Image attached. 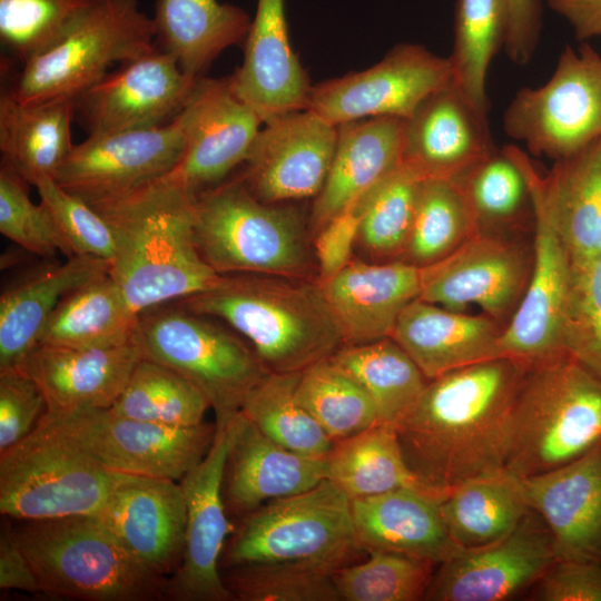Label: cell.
<instances>
[{"label": "cell", "instance_id": "cell-1", "mask_svg": "<svg viewBox=\"0 0 601 601\" xmlns=\"http://www.w3.org/2000/svg\"><path fill=\"white\" fill-rule=\"evenodd\" d=\"M529 363L502 356L427 381L394 423L404 460L423 486L444 496L504 470L512 407Z\"/></svg>", "mask_w": 601, "mask_h": 601}, {"label": "cell", "instance_id": "cell-2", "mask_svg": "<svg viewBox=\"0 0 601 601\" xmlns=\"http://www.w3.org/2000/svg\"><path fill=\"white\" fill-rule=\"evenodd\" d=\"M193 200L155 180L91 205L115 239L108 273L138 314L208 289L220 276L196 248Z\"/></svg>", "mask_w": 601, "mask_h": 601}, {"label": "cell", "instance_id": "cell-3", "mask_svg": "<svg viewBox=\"0 0 601 601\" xmlns=\"http://www.w3.org/2000/svg\"><path fill=\"white\" fill-rule=\"evenodd\" d=\"M177 303L228 325L273 373H300L344 345L317 279L226 274Z\"/></svg>", "mask_w": 601, "mask_h": 601}, {"label": "cell", "instance_id": "cell-4", "mask_svg": "<svg viewBox=\"0 0 601 601\" xmlns=\"http://www.w3.org/2000/svg\"><path fill=\"white\" fill-rule=\"evenodd\" d=\"M194 242L217 274H264L312 279L316 270L308 220L300 210L256 198L239 176L193 200Z\"/></svg>", "mask_w": 601, "mask_h": 601}, {"label": "cell", "instance_id": "cell-5", "mask_svg": "<svg viewBox=\"0 0 601 601\" xmlns=\"http://www.w3.org/2000/svg\"><path fill=\"white\" fill-rule=\"evenodd\" d=\"M601 443V381L566 353L529 363L512 407L504 470L551 471Z\"/></svg>", "mask_w": 601, "mask_h": 601}, {"label": "cell", "instance_id": "cell-6", "mask_svg": "<svg viewBox=\"0 0 601 601\" xmlns=\"http://www.w3.org/2000/svg\"><path fill=\"white\" fill-rule=\"evenodd\" d=\"M23 522L12 531L40 593L88 601L164 600L168 578L131 554L96 515Z\"/></svg>", "mask_w": 601, "mask_h": 601}, {"label": "cell", "instance_id": "cell-7", "mask_svg": "<svg viewBox=\"0 0 601 601\" xmlns=\"http://www.w3.org/2000/svg\"><path fill=\"white\" fill-rule=\"evenodd\" d=\"M132 341L144 358L170 367L203 392L216 427L240 413L249 393L269 373L233 328L177 302L139 313Z\"/></svg>", "mask_w": 601, "mask_h": 601}, {"label": "cell", "instance_id": "cell-8", "mask_svg": "<svg viewBox=\"0 0 601 601\" xmlns=\"http://www.w3.org/2000/svg\"><path fill=\"white\" fill-rule=\"evenodd\" d=\"M348 496L325 479L243 515L220 565L297 563L338 571L361 551Z\"/></svg>", "mask_w": 601, "mask_h": 601}, {"label": "cell", "instance_id": "cell-9", "mask_svg": "<svg viewBox=\"0 0 601 601\" xmlns=\"http://www.w3.org/2000/svg\"><path fill=\"white\" fill-rule=\"evenodd\" d=\"M156 48L152 18L138 0H92L56 43L22 65L6 91L21 104L73 99L111 67Z\"/></svg>", "mask_w": 601, "mask_h": 601}, {"label": "cell", "instance_id": "cell-10", "mask_svg": "<svg viewBox=\"0 0 601 601\" xmlns=\"http://www.w3.org/2000/svg\"><path fill=\"white\" fill-rule=\"evenodd\" d=\"M124 474L41 418L0 453V512L19 521L96 515Z\"/></svg>", "mask_w": 601, "mask_h": 601}, {"label": "cell", "instance_id": "cell-11", "mask_svg": "<svg viewBox=\"0 0 601 601\" xmlns=\"http://www.w3.org/2000/svg\"><path fill=\"white\" fill-rule=\"evenodd\" d=\"M504 132L554 161L601 138V56L588 42L566 46L550 79L522 88L503 116Z\"/></svg>", "mask_w": 601, "mask_h": 601}, {"label": "cell", "instance_id": "cell-12", "mask_svg": "<svg viewBox=\"0 0 601 601\" xmlns=\"http://www.w3.org/2000/svg\"><path fill=\"white\" fill-rule=\"evenodd\" d=\"M107 469L180 481L211 446L216 425H162L110 408L46 412L41 417Z\"/></svg>", "mask_w": 601, "mask_h": 601}, {"label": "cell", "instance_id": "cell-13", "mask_svg": "<svg viewBox=\"0 0 601 601\" xmlns=\"http://www.w3.org/2000/svg\"><path fill=\"white\" fill-rule=\"evenodd\" d=\"M187 111L146 129L88 136L73 145L53 179L89 205L121 198L167 175L186 140Z\"/></svg>", "mask_w": 601, "mask_h": 601}, {"label": "cell", "instance_id": "cell-14", "mask_svg": "<svg viewBox=\"0 0 601 601\" xmlns=\"http://www.w3.org/2000/svg\"><path fill=\"white\" fill-rule=\"evenodd\" d=\"M239 420L240 413L228 425L216 427L206 455L179 481L186 502L184 552L178 569L168 578L164 600H234L219 566L227 536L234 531L223 482Z\"/></svg>", "mask_w": 601, "mask_h": 601}, {"label": "cell", "instance_id": "cell-15", "mask_svg": "<svg viewBox=\"0 0 601 601\" xmlns=\"http://www.w3.org/2000/svg\"><path fill=\"white\" fill-rule=\"evenodd\" d=\"M451 80L449 57L402 43L363 71L312 86L306 109L335 126L377 117L407 119L427 96Z\"/></svg>", "mask_w": 601, "mask_h": 601}, {"label": "cell", "instance_id": "cell-16", "mask_svg": "<svg viewBox=\"0 0 601 601\" xmlns=\"http://www.w3.org/2000/svg\"><path fill=\"white\" fill-rule=\"evenodd\" d=\"M529 181L534 240L532 267L524 295L500 337L501 356L529 362L563 354L562 319L570 276V257L544 203L539 171L516 146H505Z\"/></svg>", "mask_w": 601, "mask_h": 601}, {"label": "cell", "instance_id": "cell-17", "mask_svg": "<svg viewBox=\"0 0 601 601\" xmlns=\"http://www.w3.org/2000/svg\"><path fill=\"white\" fill-rule=\"evenodd\" d=\"M532 249L504 233L477 231L452 254L421 268L420 298L447 309L482 314L505 326L528 285Z\"/></svg>", "mask_w": 601, "mask_h": 601}, {"label": "cell", "instance_id": "cell-18", "mask_svg": "<svg viewBox=\"0 0 601 601\" xmlns=\"http://www.w3.org/2000/svg\"><path fill=\"white\" fill-rule=\"evenodd\" d=\"M197 80L156 48L75 97L73 119L88 136L162 126L184 110Z\"/></svg>", "mask_w": 601, "mask_h": 601}, {"label": "cell", "instance_id": "cell-19", "mask_svg": "<svg viewBox=\"0 0 601 601\" xmlns=\"http://www.w3.org/2000/svg\"><path fill=\"white\" fill-rule=\"evenodd\" d=\"M186 111L183 155L158 180L194 198L244 164L263 121L235 95L229 76L199 77Z\"/></svg>", "mask_w": 601, "mask_h": 601}, {"label": "cell", "instance_id": "cell-20", "mask_svg": "<svg viewBox=\"0 0 601 601\" xmlns=\"http://www.w3.org/2000/svg\"><path fill=\"white\" fill-rule=\"evenodd\" d=\"M337 138L338 126L309 109L275 117L259 129L238 176L267 204L315 198L327 178Z\"/></svg>", "mask_w": 601, "mask_h": 601}, {"label": "cell", "instance_id": "cell-21", "mask_svg": "<svg viewBox=\"0 0 601 601\" xmlns=\"http://www.w3.org/2000/svg\"><path fill=\"white\" fill-rule=\"evenodd\" d=\"M558 560L550 531L531 510L503 539L460 550L441 563L424 599L505 600L540 579Z\"/></svg>", "mask_w": 601, "mask_h": 601}, {"label": "cell", "instance_id": "cell-22", "mask_svg": "<svg viewBox=\"0 0 601 601\" xmlns=\"http://www.w3.org/2000/svg\"><path fill=\"white\" fill-rule=\"evenodd\" d=\"M96 516L152 571L169 578L178 569L186 528L179 481L125 473Z\"/></svg>", "mask_w": 601, "mask_h": 601}, {"label": "cell", "instance_id": "cell-23", "mask_svg": "<svg viewBox=\"0 0 601 601\" xmlns=\"http://www.w3.org/2000/svg\"><path fill=\"white\" fill-rule=\"evenodd\" d=\"M494 148L489 118L451 80L405 119L402 164L422 179L455 180Z\"/></svg>", "mask_w": 601, "mask_h": 601}, {"label": "cell", "instance_id": "cell-24", "mask_svg": "<svg viewBox=\"0 0 601 601\" xmlns=\"http://www.w3.org/2000/svg\"><path fill=\"white\" fill-rule=\"evenodd\" d=\"M563 560L601 562V443L551 471L520 477Z\"/></svg>", "mask_w": 601, "mask_h": 601}, {"label": "cell", "instance_id": "cell-25", "mask_svg": "<svg viewBox=\"0 0 601 601\" xmlns=\"http://www.w3.org/2000/svg\"><path fill=\"white\" fill-rule=\"evenodd\" d=\"M244 42L243 62L229 76L235 95L263 124L306 109L312 86L289 42L285 0H257Z\"/></svg>", "mask_w": 601, "mask_h": 601}, {"label": "cell", "instance_id": "cell-26", "mask_svg": "<svg viewBox=\"0 0 601 601\" xmlns=\"http://www.w3.org/2000/svg\"><path fill=\"white\" fill-rule=\"evenodd\" d=\"M319 285L344 345L366 344L391 337L404 308L420 298L421 268L403 260L353 258Z\"/></svg>", "mask_w": 601, "mask_h": 601}, {"label": "cell", "instance_id": "cell-27", "mask_svg": "<svg viewBox=\"0 0 601 601\" xmlns=\"http://www.w3.org/2000/svg\"><path fill=\"white\" fill-rule=\"evenodd\" d=\"M141 358L132 339L107 348L38 344L17 366L38 384L48 412H66L112 407Z\"/></svg>", "mask_w": 601, "mask_h": 601}, {"label": "cell", "instance_id": "cell-28", "mask_svg": "<svg viewBox=\"0 0 601 601\" xmlns=\"http://www.w3.org/2000/svg\"><path fill=\"white\" fill-rule=\"evenodd\" d=\"M404 129L405 119L396 117L338 126L333 161L308 218L312 237L402 165Z\"/></svg>", "mask_w": 601, "mask_h": 601}, {"label": "cell", "instance_id": "cell-29", "mask_svg": "<svg viewBox=\"0 0 601 601\" xmlns=\"http://www.w3.org/2000/svg\"><path fill=\"white\" fill-rule=\"evenodd\" d=\"M326 470V456H308L279 445L240 412L224 473L226 509L245 515L269 501L303 493L325 480Z\"/></svg>", "mask_w": 601, "mask_h": 601}, {"label": "cell", "instance_id": "cell-30", "mask_svg": "<svg viewBox=\"0 0 601 601\" xmlns=\"http://www.w3.org/2000/svg\"><path fill=\"white\" fill-rule=\"evenodd\" d=\"M443 496L428 490L401 487L351 501L358 544L365 551L400 553L443 563L460 549L445 525Z\"/></svg>", "mask_w": 601, "mask_h": 601}, {"label": "cell", "instance_id": "cell-31", "mask_svg": "<svg viewBox=\"0 0 601 601\" xmlns=\"http://www.w3.org/2000/svg\"><path fill=\"white\" fill-rule=\"evenodd\" d=\"M504 326L485 314L452 311L421 298L400 315L391 337L411 356L427 380L502 357Z\"/></svg>", "mask_w": 601, "mask_h": 601}, {"label": "cell", "instance_id": "cell-32", "mask_svg": "<svg viewBox=\"0 0 601 601\" xmlns=\"http://www.w3.org/2000/svg\"><path fill=\"white\" fill-rule=\"evenodd\" d=\"M108 270L107 260L75 255L7 287L0 296V370L19 365L39 344L45 325L66 294Z\"/></svg>", "mask_w": 601, "mask_h": 601}, {"label": "cell", "instance_id": "cell-33", "mask_svg": "<svg viewBox=\"0 0 601 601\" xmlns=\"http://www.w3.org/2000/svg\"><path fill=\"white\" fill-rule=\"evenodd\" d=\"M156 46L189 76L199 78L227 48L244 41L249 14L218 0H155Z\"/></svg>", "mask_w": 601, "mask_h": 601}, {"label": "cell", "instance_id": "cell-34", "mask_svg": "<svg viewBox=\"0 0 601 601\" xmlns=\"http://www.w3.org/2000/svg\"><path fill=\"white\" fill-rule=\"evenodd\" d=\"M73 100L21 104L6 90L0 95L1 165L30 185L55 177L73 148Z\"/></svg>", "mask_w": 601, "mask_h": 601}, {"label": "cell", "instance_id": "cell-35", "mask_svg": "<svg viewBox=\"0 0 601 601\" xmlns=\"http://www.w3.org/2000/svg\"><path fill=\"white\" fill-rule=\"evenodd\" d=\"M539 184L570 260L601 255V138L556 160Z\"/></svg>", "mask_w": 601, "mask_h": 601}, {"label": "cell", "instance_id": "cell-36", "mask_svg": "<svg viewBox=\"0 0 601 601\" xmlns=\"http://www.w3.org/2000/svg\"><path fill=\"white\" fill-rule=\"evenodd\" d=\"M138 313L109 273L66 294L49 317L39 344L107 348L132 339Z\"/></svg>", "mask_w": 601, "mask_h": 601}, {"label": "cell", "instance_id": "cell-37", "mask_svg": "<svg viewBox=\"0 0 601 601\" xmlns=\"http://www.w3.org/2000/svg\"><path fill=\"white\" fill-rule=\"evenodd\" d=\"M520 477L505 470L479 476L450 490L441 511L460 549H475L509 535L530 511Z\"/></svg>", "mask_w": 601, "mask_h": 601}, {"label": "cell", "instance_id": "cell-38", "mask_svg": "<svg viewBox=\"0 0 601 601\" xmlns=\"http://www.w3.org/2000/svg\"><path fill=\"white\" fill-rule=\"evenodd\" d=\"M326 463V479L351 501L401 487L428 490L408 469L394 424L377 423L357 435L334 442Z\"/></svg>", "mask_w": 601, "mask_h": 601}, {"label": "cell", "instance_id": "cell-39", "mask_svg": "<svg viewBox=\"0 0 601 601\" xmlns=\"http://www.w3.org/2000/svg\"><path fill=\"white\" fill-rule=\"evenodd\" d=\"M509 28L508 0H456L452 81L483 116L489 115L486 78L494 56L504 47Z\"/></svg>", "mask_w": 601, "mask_h": 601}, {"label": "cell", "instance_id": "cell-40", "mask_svg": "<svg viewBox=\"0 0 601 601\" xmlns=\"http://www.w3.org/2000/svg\"><path fill=\"white\" fill-rule=\"evenodd\" d=\"M331 358L365 388L376 406L381 423L394 424L416 401L428 381L392 337L344 345Z\"/></svg>", "mask_w": 601, "mask_h": 601}, {"label": "cell", "instance_id": "cell-41", "mask_svg": "<svg viewBox=\"0 0 601 601\" xmlns=\"http://www.w3.org/2000/svg\"><path fill=\"white\" fill-rule=\"evenodd\" d=\"M479 231L454 180L422 179L407 245L401 260L423 268L440 262Z\"/></svg>", "mask_w": 601, "mask_h": 601}, {"label": "cell", "instance_id": "cell-42", "mask_svg": "<svg viewBox=\"0 0 601 601\" xmlns=\"http://www.w3.org/2000/svg\"><path fill=\"white\" fill-rule=\"evenodd\" d=\"M295 395L333 442L381 423L365 388L331 357L300 372Z\"/></svg>", "mask_w": 601, "mask_h": 601}, {"label": "cell", "instance_id": "cell-43", "mask_svg": "<svg viewBox=\"0 0 601 601\" xmlns=\"http://www.w3.org/2000/svg\"><path fill=\"white\" fill-rule=\"evenodd\" d=\"M421 181L415 171L402 164L355 205L359 216L356 245L374 263L402 259Z\"/></svg>", "mask_w": 601, "mask_h": 601}, {"label": "cell", "instance_id": "cell-44", "mask_svg": "<svg viewBox=\"0 0 601 601\" xmlns=\"http://www.w3.org/2000/svg\"><path fill=\"white\" fill-rule=\"evenodd\" d=\"M210 404L203 392L170 367L141 358L110 410L121 416L171 425L203 423Z\"/></svg>", "mask_w": 601, "mask_h": 601}, {"label": "cell", "instance_id": "cell-45", "mask_svg": "<svg viewBox=\"0 0 601 601\" xmlns=\"http://www.w3.org/2000/svg\"><path fill=\"white\" fill-rule=\"evenodd\" d=\"M454 181L464 194L479 231L503 233L533 216L526 176L504 147L494 148Z\"/></svg>", "mask_w": 601, "mask_h": 601}, {"label": "cell", "instance_id": "cell-46", "mask_svg": "<svg viewBox=\"0 0 601 601\" xmlns=\"http://www.w3.org/2000/svg\"><path fill=\"white\" fill-rule=\"evenodd\" d=\"M300 373L269 372L249 393L242 413L279 445L308 456H326L334 442L295 395Z\"/></svg>", "mask_w": 601, "mask_h": 601}, {"label": "cell", "instance_id": "cell-47", "mask_svg": "<svg viewBox=\"0 0 601 601\" xmlns=\"http://www.w3.org/2000/svg\"><path fill=\"white\" fill-rule=\"evenodd\" d=\"M370 558L334 574L344 601H415L425 597L435 563L413 556L368 551Z\"/></svg>", "mask_w": 601, "mask_h": 601}, {"label": "cell", "instance_id": "cell-48", "mask_svg": "<svg viewBox=\"0 0 601 601\" xmlns=\"http://www.w3.org/2000/svg\"><path fill=\"white\" fill-rule=\"evenodd\" d=\"M92 0H0V42L26 63L56 43Z\"/></svg>", "mask_w": 601, "mask_h": 601}, {"label": "cell", "instance_id": "cell-49", "mask_svg": "<svg viewBox=\"0 0 601 601\" xmlns=\"http://www.w3.org/2000/svg\"><path fill=\"white\" fill-rule=\"evenodd\" d=\"M223 578L234 600L339 601L335 572L307 564H244Z\"/></svg>", "mask_w": 601, "mask_h": 601}, {"label": "cell", "instance_id": "cell-50", "mask_svg": "<svg viewBox=\"0 0 601 601\" xmlns=\"http://www.w3.org/2000/svg\"><path fill=\"white\" fill-rule=\"evenodd\" d=\"M562 343L568 355L601 381V255L570 260Z\"/></svg>", "mask_w": 601, "mask_h": 601}, {"label": "cell", "instance_id": "cell-51", "mask_svg": "<svg viewBox=\"0 0 601 601\" xmlns=\"http://www.w3.org/2000/svg\"><path fill=\"white\" fill-rule=\"evenodd\" d=\"M21 176L0 166V233L29 253L51 258L57 253L71 257L68 245L49 210L29 197Z\"/></svg>", "mask_w": 601, "mask_h": 601}, {"label": "cell", "instance_id": "cell-52", "mask_svg": "<svg viewBox=\"0 0 601 601\" xmlns=\"http://www.w3.org/2000/svg\"><path fill=\"white\" fill-rule=\"evenodd\" d=\"M72 256L107 260L115 255V239L107 220L91 205L63 189L52 177L33 185Z\"/></svg>", "mask_w": 601, "mask_h": 601}, {"label": "cell", "instance_id": "cell-53", "mask_svg": "<svg viewBox=\"0 0 601 601\" xmlns=\"http://www.w3.org/2000/svg\"><path fill=\"white\" fill-rule=\"evenodd\" d=\"M47 412L38 384L18 366L0 370V453L27 437Z\"/></svg>", "mask_w": 601, "mask_h": 601}, {"label": "cell", "instance_id": "cell-54", "mask_svg": "<svg viewBox=\"0 0 601 601\" xmlns=\"http://www.w3.org/2000/svg\"><path fill=\"white\" fill-rule=\"evenodd\" d=\"M536 599L601 601V562L556 560L540 578Z\"/></svg>", "mask_w": 601, "mask_h": 601}, {"label": "cell", "instance_id": "cell-55", "mask_svg": "<svg viewBox=\"0 0 601 601\" xmlns=\"http://www.w3.org/2000/svg\"><path fill=\"white\" fill-rule=\"evenodd\" d=\"M358 229L359 216L354 206L332 218L313 236L318 283L331 279L351 263Z\"/></svg>", "mask_w": 601, "mask_h": 601}, {"label": "cell", "instance_id": "cell-56", "mask_svg": "<svg viewBox=\"0 0 601 601\" xmlns=\"http://www.w3.org/2000/svg\"><path fill=\"white\" fill-rule=\"evenodd\" d=\"M509 28L504 50L516 65L528 63L536 49L541 28V0H508Z\"/></svg>", "mask_w": 601, "mask_h": 601}, {"label": "cell", "instance_id": "cell-57", "mask_svg": "<svg viewBox=\"0 0 601 601\" xmlns=\"http://www.w3.org/2000/svg\"><path fill=\"white\" fill-rule=\"evenodd\" d=\"M0 588L39 593V584L29 560L19 545L12 529L0 535Z\"/></svg>", "mask_w": 601, "mask_h": 601}, {"label": "cell", "instance_id": "cell-58", "mask_svg": "<svg viewBox=\"0 0 601 601\" xmlns=\"http://www.w3.org/2000/svg\"><path fill=\"white\" fill-rule=\"evenodd\" d=\"M548 6L573 29L575 38L587 42L601 37V0H546Z\"/></svg>", "mask_w": 601, "mask_h": 601}]
</instances>
